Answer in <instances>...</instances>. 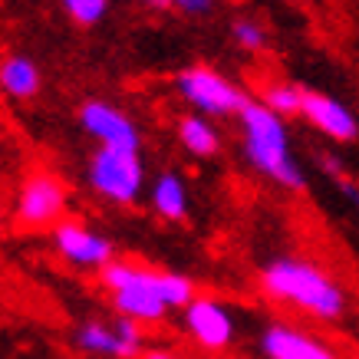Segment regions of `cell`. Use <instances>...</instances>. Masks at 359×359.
I'll list each match as a JSON object with an SVG mask.
<instances>
[{
	"label": "cell",
	"mask_w": 359,
	"mask_h": 359,
	"mask_svg": "<svg viewBox=\"0 0 359 359\" xmlns=\"http://www.w3.org/2000/svg\"><path fill=\"white\" fill-rule=\"evenodd\" d=\"M102 287L112 294V306L119 316L135 320L139 327L158 323L172 310H185L195 300V280L185 273L172 271H152L142 264L112 261L99 271Z\"/></svg>",
	"instance_id": "cell-1"
},
{
	"label": "cell",
	"mask_w": 359,
	"mask_h": 359,
	"mask_svg": "<svg viewBox=\"0 0 359 359\" xmlns=\"http://www.w3.org/2000/svg\"><path fill=\"white\" fill-rule=\"evenodd\" d=\"M241 135H244V155L254 172L271 178L273 185L287 188V191H304L306 172L297 162L294 149H290V132L287 122L271 112L264 102H248V109L238 116Z\"/></svg>",
	"instance_id": "cell-2"
},
{
	"label": "cell",
	"mask_w": 359,
	"mask_h": 359,
	"mask_svg": "<svg viewBox=\"0 0 359 359\" xmlns=\"http://www.w3.org/2000/svg\"><path fill=\"white\" fill-rule=\"evenodd\" d=\"M261 290L277 304H290L316 320H337L346 310L343 287L316 264L297 257H277L267 264L261 273Z\"/></svg>",
	"instance_id": "cell-3"
},
{
	"label": "cell",
	"mask_w": 359,
	"mask_h": 359,
	"mask_svg": "<svg viewBox=\"0 0 359 359\" xmlns=\"http://www.w3.org/2000/svg\"><path fill=\"white\" fill-rule=\"evenodd\" d=\"M175 89L201 116H241L250 102V96L238 83L224 79L208 66H188L185 73H178Z\"/></svg>",
	"instance_id": "cell-4"
},
{
	"label": "cell",
	"mask_w": 359,
	"mask_h": 359,
	"mask_svg": "<svg viewBox=\"0 0 359 359\" xmlns=\"http://www.w3.org/2000/svg\"><path fill=\"white\" fill-rule=\"evenodd\" d=\"M89 185L112 205H132L145 188V165L139 152H119V149H99L89 158Z\"/></svg>",
	"instance_id": "cell-5"
},
{
	"label": "cell",
	"mask_w": 359,
	"mask_h": 359,
	"mask_svg": "<svg viewBox=\"0 0 359 359\" xmlns=\"http://www.w3.org/2000/svg\"><path fill=\"white\" fill-rule=\"evenodd\" d=\"M76 346L93 356H109V359H142L145 353V337L135 320L119 316L116 323H99L89 320L73 333Z\"/></svg>",
	"instance_id": "cell-6"
},
{
	"label": "cell",
	"mask_w": 359,
	"mask_h": 359,
	"mask_svg": "<svg viewBox=\"0 0 359 359\" xmlns=\"http://www.w3.org/2000/svg\"><path fill=\"white\" fill-rule=\"evenodd\" d=\"M185 330L198 346L211 349V353L228 349L234 343V333H238L234 313L221 300H215V297H195L185 306Z\"/></svg>",
	"instance_id": "cell-7"
},
{
	"label": "cell",
	"mask_w": 359,
	"mask_h": 359,
	"mask_svg": "<svg viewBox=\"0 0 359 359\" xmlns=\"http://www.w3.org/2000/svg\"><path fill=\"white\" fill-rule=\"evenodd\" d=\"M79 126L102 145V149H119V152H139L142 135L135 129V122L122 109L102 102V99H89L79 109Z\"/></svg>",
	"instance_id": "cell-8"
},
{
	"label": "cell",
	"mask_w": 359,
	"mask_h": 359,
	"mask_svg": "<svg viewBox=\"0 0 359 359\" xmlns=\"http://www.w3.org/2000/svg\"><path fill=\"white\" fill-rule=\"evenodd\" d=\"M53 244H56V254H60L66 264L83 267V271H102L106 264L116 261V257H112L109 238L89 231L86 224H79V221H60L53 228Z\"/></svg>",
	"instance_id": "cell-9"
},
{
	"label": "cell",
	"mask_w": 359,
	"mask_h": 359,
	"mask_svg": "<svg viewBox=\"0 0 359 359\" xmlns=\"http://www.w3.org/2000/svg\"><path fill=\"white\" fill-rule=\"evenodd\" d=\"M66 208V188L63 182L50 172H36L27 178V185L20 188V198H17V218L27 228H46L60 221Z\"/></svg>",
	"instance_id": "cell-10"
},
{
	"label": "cell",
	"mask_w": 359,
	"mask_h": 359,
	"mask_svg": "<svg viewBox=\"0 0 359 359\" xmlns=\"http://www.w3.org/2000/svg\"><path fill=\"white\" fill-rule=\"evenodd\" d=\"M316 132H323L333 142H353L359 139V119L353 116L349 106H343L339 99L327 96V93H313L306 89L304 96V112H300Z\"/></svg>",
	"instance_id": "cell-11"
},
{
	"label": "cell",
	"mask_w": 359,
	"mask_h": 359,
	"mask_svg": "<svg viewBox=\"0 0 359 359\" xmlns=\"http://www.w3.org/2000/svg\"><path fill=\"white\" fill-rule=\"evenodd\" d=\"M261 353L267 359H337V353L323 339L283 323H271L261 333Z\"/></svg>",
	"instance_id": "cell-12"
},
{
	"label": "cell",
	"mask_w": 359,
	"mask_h": 359,
	"mask_svg": "<svg viewBox=\"0 0 359 359\" xmlns=\"http://www.w3.org/2000/svg\"><path fill=\"white\" fill-rule=\"evenodd\" d=\"M152 208L155 215L165 221H185L188 215V188L182 182V175L162 172L152 182Z\"/></svg>",
	"instance_id": "cell-13"
},
{
	"label": "cell",
	"mask_w": 359,
	"mask_h": 359,
	"mask_svg": "<svg viewBox=\"0 0 359 359\" xmlns=\"http://www.w3.org/2000/svg\"><path fill=\"white\" fill-rule=\"evenodd\" d=\"M178 142L185 145L195 158H211L221 149V132L215 129V122H208V116L191 112L178 122Z\"/></svg>",
	"instance_id": "cell-14"
},
{
	"label": "cell",
	"mask_w": 359,
	"mask_h": 359,
	"mask_svg": "<svg viewBox=\"0 0 359 359\" xmlns=\"http://www.w3.org/2000/svg\"><path fill=\"white\" fill-rule=\"evenodd\" d=\"M0 89L13 99H33L40 93V69L27 56H7L0 63Z\"/></svg>",
	"instance_id": "cell-15"
},
{
	"label": "cell",
	"mask_w": 359,
	"mask_h": 359,
	"mask_svg": "<svg viewBox=\"0 0 359 359\" xmlns=\"http://www.w3.org/2000/svg\"><path fill=\"white\" fill-rule=\"evenodd\" d=\"M304 96H306V89L294 86V83H271V86L264 89L261 102L271 112H277L280 119H290V116L304 112Z\"/></svg>",
	"instance_id": "cell-16"
},
{
	"label": "cell",
	"mask_w": 359,
	"mask_h": 359,
	"mask_svg": "<svg viewBox=\"0 0 359 359\" xmlns=\"http://www.w3.org/2000/svg\"><path fill=\"white\" fill-rule=\"evenodd\" d=\"M60 4H63L66 13L76 23H83V27L99 23L106 17V11H109V0H60Z\"/></svg>",
	"instance_id": "cell-17"
},
{
	"label": "cell",
	"mask_w": 359,
	"mask_h": 359,
	"mask_svg": "<svg viewBox=\"0 0 359 359\" xmlns=\"http://www.w3.org/2000/svg\"><path fill=\"white\" fill-rule=\"evenodd\" d=\"M231 36H234V43L241 46V50H264V43H267V33H264L261 23L254 20H234V27H231Z\"/></svg>",
	"instance_id": "cell-18"
},
{
	"label": "cell",
	"mask_w": 359,
	"mask_h": 359,
	"mask_svg": "<svg viewBox=\"0 0 359 359\" xmlns=\"http://www.w3.org/2000/svg\"><path fill=\"white\" fill-rule=\"evenodd\" d=\"M172 4L178 7V11H185V13H208L215 0H172Z\"/></svg>",
	"instance_id": "cell-19"
},
{
	"label": "cell",
	"mask_w": 359,
	"mask_h": 359,
	"mask_svg": "<svg viewBox=\"0 0 359 359\" xmlns=\"http://www.w3.org/2000/svg\"><path fill=\"white\" fill-rule=\"evenodd\" d=\"M142 359H182V356H175V353H168V349H145Z\"/></svg>",
	"instance_id": "cell-20"
},
{
	"label": "cell",
	"mask_w": 359,
	"mask_h": 359,
	"mask_svg": "<svg viewBox=\"0 0 359 359\" xmlns=\"http://www.w3.org/2000/svg\"><path fill=\"white\" fill-rule=\"evenodd\" d=\"M145 4H152V7H165V4H172V0H145Z\"/></svg>",
	"instance_id": "cell-21"
}]
</instances>
